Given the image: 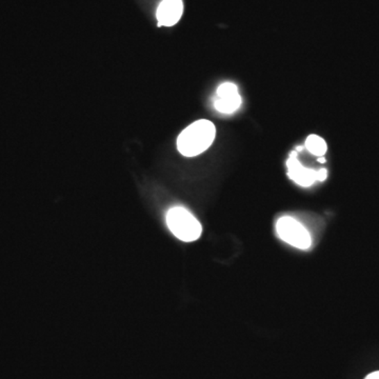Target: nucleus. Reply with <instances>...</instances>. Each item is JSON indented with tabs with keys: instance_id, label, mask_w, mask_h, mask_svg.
Listing matches in <instances>:
<instances>
[{
	"instance_id": "5",
	"label": "nucleus",
	"mask_w": 379,
	"mask_h": 379,
	"mask_svg": "<svg viewBox=\"0 0 379 379\" xmlns=\"http://www.w3.org/2000/svg\"><path fill=\"white\" fill-rule=\"evenodd\" d=\"M242 105V99L236 83H224L217 87L214 108L216 111L226 115L235 113Z\"/></svg>"
},
{
	"instance_id": "2",
	"label": "nucleus",
	"mask_w": 379,
	"mask_h": 379,
	"mask_svg": "<svg viewBox=\"0 0 379 379\" xmlns=\"http://www.w3.org/2000/svg\"><path fill=\"white\" fill-rule=\"evenodd\" d=\"M167 225L173 235L185 242L201 237L203 227L191 212L183 207L171 208L167 213Z\"/></svg>"
},
{
	"instance_id": "7",
	"label": "nucleus",
	"mask_w": 379,
	"mask_h": 379,
	"mask_svg": "<svg viewBox=\"0 0 379 379\" xmlns=\"http://www.w3.org/2000/svg\"><path fill=\"white\" fill-rule=\"evenodd\" d=\"M305 148L314 156L323 157L327 153L328 144L321 136L311 134L305 140Z\"/></svg>"
},
{
	"instance_id": "8",
	"label": "nucleus",
	"mask_w": 379,
	"mask_h": 379,
	"mask_svg": "<svg viewBox=\"0 0 379 379\" xmlns=\"http://www.w3.org/2000/svg\"><path fill=\"white\" fill-rule=\"evenodd\" d=\"M364 379H379V371L371 373V374H369Z\"/></svg>"
},
{
	"instance_id": "1",
	"label": "nucleus",
	"mask_w": 379,
	"mask_h": 379,
	"mask_svg": "<svg viewBox=\"0 0 379 379\" xmlns=\"http://www.w3.org/2000/svg\"><path fill=\"white\" fill-rule=\"evenodd\" d=\"M216 128L208 119H199L190 124L177 138V150L185 157L203 154L213 144Z\"/></svg>"
},
{
	"instance_id": "4",
	"label": "nucleus",
	"mask_w": 379,
	"mask_h": 379,
	"mask_svg": "<svg viewBox=\"0 0 379 379\" xmlns=\"http://www.w3.org/2000/svg\"><path fill=\"white\" fill-rule=\"evenodd\" d=\"M289 178L301 187H311L316 181H325L328 177V171L326 169L315 171L305 168L299 162L297 158L296 151H293L287 160Z\"/></svg>"
},
{
	"instance_id": "3",
	"label": "nucleus",
	"mask_w": 379,
	"mask_h": 379,
	"mask_svg": "<svg viewBox=\"0 0 379 379\" xmlns=\"http://www.w3.org/2000/svg\"><path fill=\"white\" fill-rule=\"evenodd\" d=\"M277 235L287 244L301 250L311 246V235L305 227L290 216L279 218L276 223Z\"/></svg>"
},
{
	"instance_id": "6",
	"label": "nucleus",
	"mask_w": 379,
	"mask_h": 379,
	"mask_svg": "<svg viewBox=\"0 0 379 379\" xmlns=\"http://www.w3.org/2000/svg\"><path fill=\"white\" fill-rule=\"evenodd\" d=\"M183 13V0H162L156 12L158 26H175L180 20Z\"/></svg>"
}]
</instances>
